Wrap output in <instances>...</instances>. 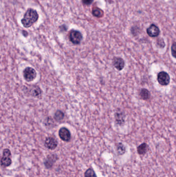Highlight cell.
Instances as JSON below:
<instances>
[{
	"label": "cell",
	"instance_id": "9a60e30c",
	"mask_svg": "<svg viewBox=\"0 0 176 177\" xmlns=\"http://www.w3.org/2000/svg\"><path fill=\"white\" fill-rule=\"evenodd\" d=\"M84 177H97V176L94 170L89 168L85 172Z\"/></svg>",
	"mask_w": 176,
	"mask_h": 177
},
{
	"label": "cell",
	"instance_id": "ba28073f",
	"mask_svg": "<svg viewBox=\"0 0 176 177\" xmlns=\"http://www.w3.org/2000/svg\"><path fill=\"white\" fill-rule=\"evenodd\" d=\"M147 34L150 37H154L159 35L160 30L159 28L155 25L152 24L147 30Z\"/></svg>",
	"mask_w": 176,
	"mask_h": 177
},
{
	"label": "cell",
	"instance_id": "2e32d148",
	"mask_svg": "<svg viewBox=\"0 0 176 177\" xmlns=\"http://www.w3.org/2000/svg\"><path fill=\"white\" fill-rule=\"evenodd\" d=\"M33 89H32L31 93L32 95L34 96H38L41 94V90L38 87H35Z\"/></svg>",
	"mask_w": 176,
	"mask_h": 177
},
{
	"label": "cell",
	"instance_id": "ac0fdd59",
	"mask_svg": "<svg viewBox=\"0 0 176 177\" xmlns=\"http://www.w3.org/2000/svg\"><path fill=\"white\" fill-rule=\"evenodd\" d=\"M171 54L174 58H176V43L173 44L171 48Z\"/></svg>",
	"mask_w": 176,
	"mask_h": 177
},
{
	"label": "cell",
	"instance_id": "d6986e66",
	"mask_svg": "<svg viewBox=\"0 0 176 177\" xmlns=\"http://www.w3.org/2000/svg\"><path fill=\"white\" fill-rule=\"evenodd\" d=\"M94 0H82L83 3L85 5H89L91 4Z\"/></svg>",
	"mask_w": 176,
	"mask_h": 177
},
{
	"label": "cell",
	"instance_id": "e0dca14e",
	"mask_svg": "<svg viewBox=\"0 0 176 177\" xmlns=\"http://www.w3.org/2000/svg\"><path fill=\"white\" fill-rule=\"evenodd\" d=\"M117 150L119 154H123L125 153V146H123V144L122 143H119L117 146Z\"/></svg>",
	"mask_w": 176,
	"mask_h": 177
},
{
	"label": "cell",
	"instance_id": "5bb4252c",
	"mask_svg": "<svg viewBox=\"0 0 176 177\" xmlns=\"http://www.w3.org/2000/svg\"><path fill=\"white\" fill-rule=\"evenodd\" d=\"M92 14L93 15L97 17H101L103 15V12L102 10L99 9L98 8H94L92 10Z\"/></svg>",
	"mask_w": 176,
	"mask_h": 177
},
{
	"label": "cell",
	"instance_id": "5b68a950",
	"mask_svg": "<svg viewBox=\"0 0 176 177\" xmlns=\"http://www.w3.org/2000/svg\"><path fill=\"white\" fill-rule=\"evenodd\" d=\"M158 80L160 85H167L170 82V77L166 72H161L158 75Z\"/></svg>",
	"mask_w": 176,
	"mask_h": 177
},
{
	"label": "cell",
	"instance_id": "3957f363",
	"mask_svg": "<svg viewBox=\"0 0 176 177\" xmlns=\"http://www.w3.org/2000/svg\"><path fill=\"white\" fill-rule=\"evenodd\" d=\"M23 76L27 81H32L36 77V72L34 68L27 67L23 71Z\"/></svg>",
	"mask_w": 176,
	"mask_h": 177
},
{
	"label": "cell",
	"instance_id": "9c48e42d",
	"mask_svg": "<svg viewBox=\"0 0 176 177\" xmlns=\"http://www.w3.org/2000/svg\"><path fill=\"white\" fill-rule=\"evenodd\" d=\"M113 65L114 67L118 70H122L125 66V62L123 59L115 57L113 59Z\"/></svg>",
	"mask_w": 176,
	"mask_h": 177
},
{
	"label": "cell",
	"instance_id": "8fae6325",
	"mask_svg": "<svg viewBox=\"0 0 176 177\" xmlns=\"http://www.w3.org/2000/svg\"><path fill=\"white\" fill-rule=\"evenodd\" d=\"M148 149V146L146 143H142L138 148V153L140 154H145Z\"/></svg>",
	"mask_w": 176,
	"mask_h": 177
},
{
	"label": "cell",
	"instance_id": "6da1fadb",
	"mask_svg": "<svg viewBox=\"0 0 176 177\" xmlns=\"http://www.w3.org/2000/svg\"><path fill=\"white\" fill-rule=\"evenodd\" d=\"M38 18V15L36 11L32 9H29L24 15L22 19V23L25 28L31 27Z\"/></svg>",
	"mask_w": 176,
	"mask_h": 177
},
{
	"label": "cell",
	"instance_id": "7c38bea8",
	"mask_svg": "<svg viewBox=\"0 0 176 177\" xmlns=\"http://www.w3.org/2000/svg\"><path fill=\"white\" fill-rule=\"evenodd\" d=\"M54 158H55L54 155H53L52 156H50V158L48 157V159L45 160V166H46V167L49 168L51 167L52 166L53 163H54L53 161H54Z\"/></svg>",
	"mask_w": 176,
	"mask_h": 177
},
{
	"label": "cell",
	"instance_id": "277c9868",
	"mask_svg": "<svg viewBox=\"0 0 176 177\" xmlns=\"http://www.w3.org/2000/svg\"><path fill=\"white\" fill-rule=\"evenodd\" d=\"M69 39L73 44L77 45L80 44L82 40V34L80 32L73 30L69 34Z\"/></svg>",
	"mask_w": 176,
	"mask_h": 177
},
{
	"label": "cell",
	"instance_id": "7a4b0ae2",
	"mask_svg": "<svg viewBox=\"0 0 176 177\" xmlns=\"http://www.w3.org/2000/svg\"><path fill=\"white\" fill-rule=\"evenodd\" d=\"M12 163L11 152L9 149H5L3 151L2 158H1V166L3 167H7L11 165Z\"/></svg>",
	"mask_w": 176,
	"mask_h": 177
},
{
	"label": "cell",
	"instance_id": "52a82bcc",
	"mask_svg": "<svg viewBox=\"0 0 176 177\" xmlns=\"http://www.w3.org/2000/svg\"><path fill=\"white\" fill-rule=\"evenodd\" d=\"M59 136L64 141H69L71 138V134L69 131L66 127H62L58 132Z\"/></svg>",
	"mask_w": 176,
	"mask_h": 177
},
{
	"label": "cell",
	"instance_id": "4fadbf2b",
	"mask_svg": "<svg viewBox=\"0 0 176 177\" xmlns=\"http://www.w3.org/2000/svg\"><path fill=\"white\" fill-rule=\"evenodd\" d=\"M64 114L63 112L60 110H58L56 112L55 115H54V119H55L56 121L60 122L64 119Z\"/></svg>",
	"mask_w": 176,
	"mask_h": 177
},
{
	"label": "cell",
	"instance_id": "30bf717a",
	"mask_svg": "<svg viewBox=\"0 0 176 177\" xmlns=\"http://www.w3.org/2000/svg\"><path fill=\"white\" fill-rule=\"evenodd\" d=\"M140 96L143 100H147L150 98V93L149 91L147 89H142L140 91Z\"/></svg>",
	"mask_w": 176,
	"mask_h": 177
},
{
	"label": "cell",
	"instance_id": "8992f818",
	"mask_svg": "<svg viewBox=\"0 0 176 177\" xmlns=\"http://www.w3.org/2000/svg\"><path fill=\"white\" fill-rule=\"evenodd\" d=\"M58 143L55 138H53L52 137H49L46 139L45 142V145L46 148H48L50 150H54L55 149L57 146Z\"/></svg>",
	"mask_w": 176,
	"mask_h": 177
}]
</instances>
